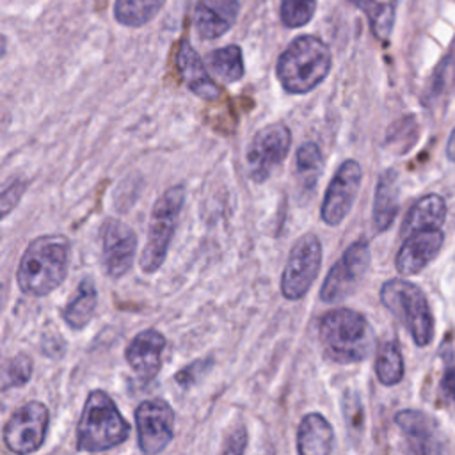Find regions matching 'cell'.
Here are the masks:
<instances>
[{
  "instance_id": "6da1fadb",
  "label": "cell",
  "mask_w": 455,
  "mask_h": 455,
  "mask_svg": "<svg viewBox=\"0 0 455 455\" xmlns=\"http://www.w3.org/2000/svg\"><path fill=\"white\" fill-rule=\"evenodd\" d=\"M69 242L62 235H43L25 249L16 281L23 293L43 297L62 284L69 267Z\"/></svg>"
},
{
  "instance_id": "7a4b0ae2",
  "label": "cell",
  "mask_w": 455,
  "mask_h": 455,
  "mask_svg": "<svg viewBox=\"0 0 455 455\" xmlns=\"http://www.w3.org/2000/svg\"><path fill=\"white\" fill-rule=\"evenodd\" d=\"M318 338L327 357L339 364L364 361L375 343V334L366 316L348 307H338L322 316Z\"/></svg>"
},
{
  "instance_id": "3957f363",
  "label": "cell",
  "mask_w": 455,
  "mask_h": 455,
  "mask_svg": "<svg viewBox=\"0 0 455 455\" xmlns=\"http://www.w3.org/2000/svg\"><path fill=\"white\" fill-rule=\"evenodd\" d=\"M331 64V50L320 37L299 36L279 55L275 75L286 92L306 94L323 82Z\"/></svg>"
},
{
  "instance_id": "277c9868",
  "label": "cell",
  "mask_w": 455,
  "mask_h": 455,
  "mask_svg": "<svg viewBox=\"0 0 455 455\" xmlns=\"http://www.w3.org/2000/svg\"><path fill=\"white\" fill-rule=\"evenodd\" d=\"M130 425L114 400L101 389L89 393L76 427L80 451H105L126 441Z\"/></svg>"
},
{
  "instance_id": "5b68a950",
  "label": "cell",
  "mask_w": 455,
  "mask_h": 455,
  "mask_svg": "<svg viewBox=\"0 0 455 455\" xmlns=\"http://www.w3.org/2000/svg\"><path fill=\"white\" fill-rule=\"evenodd\" d=\"M380 302L400 320L418 347L434 339V316L419 286L405 279H389L380 288Z\"/></svg>"
},
{
  "instance_id": "8992f818",
  "label": "cell",
  "mask_w": 455,
  "mask_h": 455,
  "mask_svg": "<svg viewBox=\"0 0 455 455\" xmlns=\"http://www.w3.org/2000/svg\"><path fill=\"white\" fill-rule=\"evenodd\" d=\"M185 203V187L174 185L167 188L155 203L151 210L146 245L140 256V268L146 274L156 272L165 261L171 238L174 235L180 212Z\"/></svg>"
},
{
  "instance_id": "52a82bcc",
  "label": "cell",
  "mask_w": 455,
  "mask_h": 455,
  "mask_svg": "<svg viewBox=\"0 0 455 455\" xmlns=\"http://www.w3.org/2000/svg\"><path fill=\"white\" fill-rule=\"evenodd\" d=\"M322 265V243L315 233H306L291 245L283 275L281 293L288 300L302 299L318 275Z\"/></svg>"
},
{
  "instance_id": "ba28073f",
  "label": "cell",
  "mask_w": 455,
  "mask_h": 455,
  "mask_svg": "<svg viewBox=\"0 0 455 455\" xmlns=\"http://www.w3.org/2000/svg\"><path fill=\"white\" fill-rule=\"evenodd\" d=\"M370 261L371 252L366 240H357L350 243L341 258L331 267L320 288V299L331 304L347 299L364 277Z\"/></svg>"
},
{
  "instance_id": "9c48e42d",
  "label": "cell",
  "mask_w": 455,
  "mask_h": 455,
  "mask_svg": "<svg viewBox=\"0 0 455 455\" xmlns=\"http://www.w3.org/2000/svg\"><path fill=\"white\" fill-rule=\"evenodd\" d=\"M50 412L41 402H28L14 411L4 427V443L14 453H32L46 439Z\"/></svg>"
},
{
  "instance_id": "30bf717a",
  "label": "cell",
  "mask_w": 455,
  "mask_h": 455,
  "mask_svg": "<svg viewBox=\"0 0 455 455\" xmlns=\"http://www.w3.org/2000/svg\"><path fill=\"white\" fill-rule=\"evenodd\" d=\"M290 144L291 133L286 124L274 123L261 128L247 148V167L251 180L263 183L286 158Z\"/></svg>"
},
{
  "instance_id": "8fae6325",
  "label": "cell",
  "mask_w": 455,
  "mask_h": 455,
  "mask_svg": "<svg viewBox=\"0 0 455 455\" xmlns=\"http://www.w3.org/2000/svg\"><path fill=\"white\" fill-rule=\"evenodd\" d=\"M363 180V171L359 162L345 160L338 171L334 172L323 201H322V220L329 226H338L350 213L355 196L359 192V185Z\"/></svg>"
},
{
  "instance_id": "7c38bea8",
  "label": "cell",
  "mask_w": 455,
  "mask_h": 455,
  "mask_svg": "<svg viewBox=\"0 0 455 455\" xmlns=\"http://www.w3.org/2000/svg\"><path fill=\"white\" fill-rule=\"evenodd\" d=\"M139 446L144 453L162 451L174 435V412L162 398L142 402L135 411Z\"/></svg>"
},
{
  "instance_id": "4fadbf2b",
  "label": "cell",
  "mask_w": 455,
  "mask_h": 455,
  "mask_svg": "<svg viewBox=\"0 0 455 455\" xmlns=\"http://www.w3.org/2000/svg\"><path fill=\"white\" fill-rule=\"evenodd\" d=\"M103 265L110 277H123L133 265L137 251V235L130 226L117 219L105 220L101 228Z\"/></svg>"
},
{
  "instance_id": "5bb4252c",
  "label": "cell",
  "mask_w": 455,
  "mask_h": 455,
  "mask_svg": "<svg viewBox=\"0 0 455 455\" xmlns=\"http://www.w3.org/2000/svg\"><path fill=\"white\" fill-rule=\"evenodd\" d=\"M444 233L441 228L416 229L403 235L402 245L395 258V267L402 275L421 272L441 251Z\"/></svg>"
},
{
  "instance_id": "9a60e30c",
  "label": "cell",
  "mask_w": 455,
  "mask_h": 455,
  "mask_svg": "<svg viewBox=\"0 0 455 455\" xmlns=\"http://www.w3.org/2000/svg\"><path fill=\"white\" fill-rule=\"evenodd\" d=\"M238 0H199L194 9V28L203 39H217L236 21Z\"/></svg>"
},
{
  "instance_id": "2e32d148",
  "label": "cell",
  "mask_w": 455,
  "mask_h": 455,
  "mask_svg": "<svg viewBox=\"0 0 455 455\" xmlns=\"http://www.w3.org/2000/svg\"><path fill=\"white\" fill-rule=\"evenodd\" d=\"M165 348V338L156 329H146L139 332L126 347V361L144 380L153 379L162 366V352Z\"/></svg>"
},
{
  "instance_id": "e0dca14e",
  "label": "cell",
  "mask_w": 455,
  "mask_h": 455,
  "mask_svg": "<svg viewBox=\"0 0 455 455\" xmlns=\"http://www.w3.org/2000/svg\"><path fill=\"white\" fill-rule=\"evenodd\" d=\"M395 423L400 427L407 437L411 450L416 453H434L441 451V441L437 432V423L434 418L416 409H403L396 412Z\"/></svg>"
},
{
  "instance_id": "ac0fdd59",
  "label": "cell",
  "mask_w": 455,
  "mask_h": 455,
  "mask_svg": "<svg viewBox=\"0 0 455 455\" xmlns=\"http://www.w3.org/2000/svg\"><path fill=\"white\" fill-rule=\"evenodd\" d=\"M176 64L180 69V75L185 82V85L199 98L206 101H213L220 96V87L212 80L208 75L201 57L194 50V46L188 41H183L180 44L178 55H176Z\"/></svg>"
},
{
  "instance_id": "d6986e66",
  "label": "cell",
  "mask_w": 455,
  "mask_h": 455,
  "mask_svg": "<svg viewBox=\"0 0 455 455\" xmlns=\"http://www.w3.org/2000/svg\"><path fill=\"white\" fill-rule=\"evenodd\" d=\"M400 187H398V172L395 169H387L380 174L375 187L373 199V228L382 233L387 231L398 213Z\"/></svg>"
},
{
  "instance_id": "ffe728a7",
  "label": "cell",
  "mask_w": 455,
  "mask_h": 455,
  "mask_svg": "<svg viewBox=\"0 0 455 455\" xmlns=\"http://www.w3.org/2000/svg\"><path fill=\"white\" fill-rule=\"evenodd\" d=\"M334 432L331 423L318 412L306 414L297 430V450L302 455H322L332 450Z\"/></svg>"
},
{
  "instance_id": "44dd1931",
  "label": "cell",
  "mask_w": 455,
  "mask_h": 455,
  "mask_svg": "<svg viewBox=\"0 0 455 455\" xmlns=\"http://www.w3.org/2000/svg\"><path fill=\"white\" fill-rule=\"evenodd\" d=\"M446 201L439 194H427L418 199L402 224V236L416 229L441 228L446 220Z\"/></svg>"
},
{
  "instance_id": "7402d4cb",
  "label": "cell",
  "mask_w": 455,
  "mask_h": 455,
  "mask_svg": "<svg viewBox=\"0 0 455 455\" xmlns=\"http://www.w3.org/2000/svg\"><path fill=\"white\" fill-rule=\"evenodd\" d=\"M96 304H98V293L92 279L89 277L82 279L75 295L64 306L62 318L71 329H82L91 322Z\"/></svg>"
},
{
  "instance_id": "603a6c76",
  "label": "cell",
  "mask_w": 455,
  "mask_h": 455,
  "mask_svg": "<svg viewBox=\"0 0 455 455\" xmlns=\"http://www.w3.org/2000/svg\"><path fill=\"white\" fill-rule=\"evenodd\" d=\"M403 355L395 339L382 341L375 355V375L384 386H396L403 379Z\"/></svg>"
},
{
  "instance_id": "cb8c5ba5",
  "label": "cell",
  "mask_w": 455,
  "mask_h": 455,
  "mask_svg": "<svg viewBox=\"0 0 455 455\" xmlns=\"http://www.w3.org/2000/svg\"><path fill=\"white\" fill-rule=\"evenodd\" d=\"M323 171V155L315 142H304L295 155V174L299 185L306 190H315Z\"/></svg>"
},
{
  "instance_id": "d4e9b609",
  "label": "cell",
  "mask_w": 455,
  "mask_h": 455,
  "mask_svg": "<svg viewBox=\"0 0 455 455\" xmlns=\"http://www.w3.org/2000/svg\"><path fill=\"white\" fill-rule=\"evenodd\" d=\"M165 0H116L114 16L121 25L142 27L164 7Z\"/></svg>"
},
{
  "instance_id": "484cf974",
  "label": "cell",
  "mask_w": 455,
  "mask_h": 455,
  "mask_svg": "<svg viewBox=\"0 0 455 455\" xmlns=\"http://www.w3.org/2000/svg\"><path fill=\"white\" fill-rule=\"evenodd\" d=\"M208 64L222 82L231 84L243 76V57L236 44H228L212 52L208 55Z\"/></svg>"
},
{
  "instance_id": "4316f807",
  "label": "cell",
  "mask_w": 455,
  "mask_h": 455,
  "mask_svg": "<svg viewBox=\"0 0 455 455\" xmlns=\"http://www.w3.org/2000/svg\"><path fill=\"white\" fill-rule=\"evenodd\" d=\"M350 2L366 14L373 36L379 41H387L395 25V4L393 2L380 4L377 0H350Z\"/></svg>"
},
{
  "instance_id": "83f0119b",
  "label": "cell",
  "mask_w": 455,
  "mask_h": 455,
  "mask_svg": "<svg viewBox=\"0 0 455 455\" xmlns=\"http://www.w3.org/2000/svg\"><path fill=\"white\" fill-rule=\"evenodd\" d=\"M315 0H281L279 16L288 28L306 25L315 14Z\"/></svg>"
},
{
  "instance_id": "f1b7e54d",
  "label": "cell",
  "mask_w": 455,
  "mask_h": 455,
  "mask_svg": "<svg viewBox=\"0 0 455 455\" xmlns=\"http://www.w3.org/2000/svg\"><path fill=\"white\" fill-rule=\"evenodd\" d=\"M32 368H34L32 359L28 355H25V354L11 357L4 364V373H2L4 389L25 386L30 380V377H32Z\"/></svg>"
},
{
  "instance_id": "f546056e",
  "label": "cell",
  "mask_w": 455,
  "mask_h": 455,
  "mask_svg": "<svg viewBox=\"0 0 455 455\" xmlns=\"http://www.w3.org/2000/svg\"><path fill=\"white\" fill-rule=\"evenodd\" d=\"M409 133H418V124H416V121L412 119V117H405V119H402V121H398V124H395L393 128H391V132H389V137H387V142L389 144H402V151H405L407 149V146H405V142H403V135H405V139H407V142L412 146L414 144V137H407Z\"/></svg>"
},
{
  "instance_id": "4dcf8cb0",
  "label": "cell",
  "mask_w": 455,
  "mask_h": 455,
  "mask_svg": "<svg viewBox=\"0 0 455 455\" xmlns=\"http://www.w3.org/2000/svg\"><path fill=\"white\" fill-rule=\"evenodd\" d=\"M212 364V359H204V361H196L192 364H188L187 368H183L178 375H176V380L181 384V386H192L194 382L199 380V377L208 371Z\"/></svg>"
},
{
  "instance_id": "1f68e13d",
  "label": "cell",
  "mask_w": 455,
  "mask_h": 455,
  "mask_svg": "<svg viewBox=\"0 0 455 455\" xmlns=\"http://www.w3.org/2000/svg\"><path fill=\"white\" fill-rule=\"evenodd\" d=\"M23 192H25L23 181H12L4 187V192H2V215L4 217L18 204Z\"/></svg>"
},
{
  "instance_id": "d6a6232c",
  "label": "cell",
  "mask_w": 455,
  "mask_h": 455,
  "mask_svg": "<svg viewBox=\"0 0 455 455\" xmlns=\"http://www.w3.org/2000/svg\"><path fill=\"white\" fill-rule=\"evenodd\" d=\"M343 409H345V416H347V423L350 428H361L363 427V407L359 403L357 395H350L347 393L345 402H343Z\"/></svg>"
},
{
  "instance_id": "836d02e7",
  "label": "cell",
  "mask_w": 455,
  "mask_h": 455,
  "mask_svg": "<svg viewBox=\"0 0 455 455\" xmlns=\"http://www.w3.org/2000/svg\"><path fill=\"white\" fill-rule=\"evenodd\" d=\"M247 446V432L243 427H238L233 434L228 435V441L222 448L224 453H242Z\"/></svg>"
},
{
  "instance_id": "e575fe53",
  "label": "cell",
  "mask_w": 455,
  "mask_h": 455,
  "mask_svg": "<svg viewBox=\"0 0 455 455\" xmlns=\"http://www.w3.org/2000/svg\"><path fill=\"white\" fill-rule=\"evenodd\" d=\"M441 389L443 393L453 400L455 403V364L448 366L446 371L443 373V379H441Z\"/></svg>"
},
{
  "instance_id": "d590c367",
  "label": "cell",
  "mask_w": 455,
  "mask_h": 455,
  "mask_svg": "<svg viewBox=\"0 0 455 455\" xmlns=\"http://www.w3.org/2000/svg\"><path fill=\"white\" fill-rule=\"evenodd\" d=\"M446 158L455 162V128L451 130V133L448 137V142H446Z\"/></svg>"
}]
</instances>
